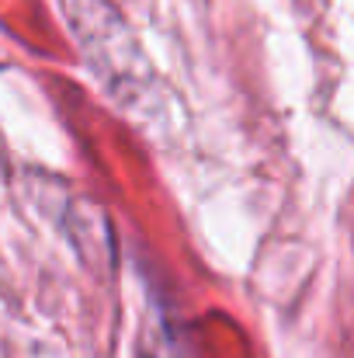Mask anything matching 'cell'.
<instances>
[{
	"mask_svg": "<svg viewBox=\"0 0 354 358\" xmlns=\"http://www.w3.org/2000/svg\"><path fill=\"white\" fill-rule=\"evenodd\" d=\"M63 14L98 84L118 105L142 108L156 91V77L125 17L108 0H63Z\"/></svg>",
	"mask_w": 354,
	"mask_h": 358,
	"instance_id": "cell-1",
	"label": "cell"
}]
</instances>
